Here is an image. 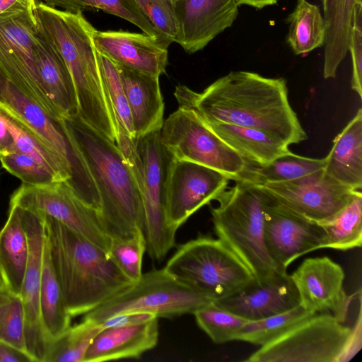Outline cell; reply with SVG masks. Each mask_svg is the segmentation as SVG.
<instances>
[{
    "instance_id": "6da1fadb",
    "label": "cell",
    "mask_w": 362,
    "mask_h": 362,
    "mask_svg": "<svg viewBox=\"0 0 362 362\" xmlns=\"http://www.w3.org/2000/svg\"><path fill=\"white\" fill-rule=\"evenodd\" d=\"M174 95L179 107L194 111L204 122L256 129L288 146L308 138L290 105L286 81L283 78L233 71L202 93L179 85Z\"/></svg>"
},
{
    "instance_id": "7a4b0ae2",
    "label": "cell",
    "mask_w": 362,
    "mask_h": 362,
    "mask_svg": "<svg viewBox=\"0 0 362 362\" xmlns=\"http://www.w3.org/2000/svg\"><path fill=\"white\" fill-rule=\"evenodd\" d=\"M60 125L93 179L100 197V214L112 240H127L143 230L139 185L116 144L78 115L64 118Z\"/></svg>"
},
{
    "instance_id": "3957f363",
    "label": "cell",
    "mask_w": 362,
    "mask_h": 362,
    "mask_svg": "<svg viewBox=\"0 0 362 362\" xmlns=\"http://www.w3.org/2000/svg\"><path fill=\"white\" fill-rule=\"evenodd\" d=\"M42 215L50 259L71 317L88 313L134 284L107 252Z\"/></svg>"
},
{
    "instance_id": "277c9868",
    "label": "cell",
    "mask_w": 362,
    "mask_h": 362,
    "mask_svg": "<svg viewBox=\"0 0 362 362\" xmlns=\"http://www.w3.org/2000/svg\"><path fill=\"white\" fill-rule=\"evenodd\" d=\"M34 13L37 30L59 52L70 71L78 116L115 143V129L104 96L93 42L96 29L81 11L59 10L40 2Z\"/></svg>"
},
{
    "instance_id": "5b68a950",
    "label": "cell",
    "mask_w": 362,
    "mask_h": 362,
    "mask_svg": "<svg viewBox=\"0 0 362 362\" xmlns=\"http://www.w3.org/2000/svg\"><path fill=\"white\" fill-rule=\"evenodd\" d=\"M211 208L214 228L222 241L247 267L257 282L268 281L286 270L270 257L264 242V193L257 186L235 181L216 199Z\"/></svg>"
},
{
    "instance_id": "8992f818",
    "label": "cell",
    "mask_w": 362,
    "mask_h": 362,
    "mask_svg": "<svg viewBox=\"0 0 362 362\" xmlns=\"http://www.w3.org/2000/svg\"><path fill=\"white\" fill-rule=\"evenodd\" d=\"M361 348V317L353 327L328 312L313 314L262 346L247 362H346Z\"/></svg>"
},
{
    "instance_id": "52a82bcc",
    "label": "cell",
    "mask_w": 362,
    "mask_h": 362,
    "mask_svg": "<svg viewBox=\"0 0 362 362\" xmlns=\"http://www.w3.org/2000/svg\"><path fill=\"white\" fill-rule=\"evenodd\" d=\"M164 269L214 301L226 298L256 279L218 238L199 236L180 245Z\"/></svg>"
},
{
    "instance_id": "ba28073f",
    "label": "cell",
    "mask_w": 362,
    "mask_h": 362,
    "mask_svg": "<svg viewBox=\"0 0 362 362\" xmlns=\"http://www.w3.org/2000/svg\"><path fill=\"white\" fill-rule=\"evenodd\" d=\"M214 300L180 281L164 268L143 273L129 288L84 314V320L100 323L129 313H148L156 317L194 313Z\"/></svg>"
},
{
    "instance_id": "9c48e42d",
    "label": "cell",
    "mask_w": 362,
    "mask_h": 362,
    "mask_svg": "<svg viewBox=\"0 0 362 362\" xmlns=\"http://www.w3.org/2000/svg\"><path fill=\"white\" fill-rule=\"evenodd\" d=\"M160 131L135 137L136 155L129 165L141 197L146 250L157 262L173 247L177 232L166 218L165 180L171 156L160 142Z\"/></svg>"
},
{
    "instance_id": "30bf717a",
    "label": "cell",
    "mask_w": 362,
    "mask_h": 362,
    "mask_svg": "<svg viewBox=\"0 0 362 362\" xmlns=\"http://www.w3.org/2000/svg\"><path fill=\"white\" fill-rule=\"evenodd\" d=\"M34 10H13L0 14V74L58 123L63 117L42 86L35 66L37 28Z\"/></svg>"
},
{
    "instance_id": "8fae6325",
    "label": "cell",
    "mask_w": 362,
    "mask_h": 362,
    "mask_svg": "<svg viewBox=\"0 0 362 362\" xmlns=\"http://www.w3.org/2000/svg\"><path fill=\"white\" fill-rule=\"evenodd\" d=\"M160 140L172 158L213 168L234 181L246 167V160L191 110L178 107L170 114L163 122Z\"/></svg>"
},
{
    "instance_id": "7c38bea8",
    "label": "cell",
    "mask_w": 362,
    "mask_h": 362,
    "mask_svg": "<svg viewBox=\"0 0 362 362\" xmlns=\"http://www.w3.org/2000/svg\"><path fill=\"white\" fill-rule=\"evenodd\" d=\"M10 203L48 216L109 252L112 238L100 211L81 199L69 181L43 185L23 183L13 193Z\"/></svg>"
},
{
    "instance_id": "4fadbf2b",
    "label": "cell",
    "mask_w": 362,
    "mask_h": 362,
    "mask_svg": "<svg viewBox=\"0 0 362 362\" xmlns=\"http://www.w3.org/2000/svg\"><path fill=\"white\" fill-rule=\"evenodd\" d=\"M255 185L293 213L318 224L333 218L361 192L337 182L324 169L291 181Z\"/></svg>"
},
{
    "instance_id": "5bb4252c",
    "label": "cell",
    "mask_w": 362,
    "mask_h": 362,
    "mask_svg": "<svg viewBox=\"0 0 362 362\" xmlns=\"http://www.w3.org/2000/svg\"><path fill=\"white\" fill-rule=\"evenodd\" d=\"M230 178L213 168L171 157L165 180V214L177 229L197 210L227 187Z\"/></svg>"
},
{
    "instance_id": "9a60e30c",
    "label": "cell",
    "mask_w": 362,
    "mask_h": 362,
    "mask_svg": "<svg viewBox=\"0 0 362 362\" xmlns=\"http://www.w3.org/2000/svg\"><path fill=\"white\" fill-rule=\"evenodd\" d=\"M261 189L264 193V242L279 267L286 270L299 257L325 249V234L320 225L293 213Z\"/></svg>"
},
{
    "instance_id": "2e32d148",
    "label": "cell",
    "mask_w": 362,
    "mask_h": 362,
    "mask_svg": "<svg viewBox=\"0 0 362 362\" xmlns=\"http://www.w3.org/2000/svg\"><path fill=\"white\" fill-rule=\"evenodd\" d=\"M290 275L300 306L311 313H330L345 322L355 294L348 295L344 289L341 265L328 257H309Z\"/></svg>"
},
{
    "instance_id": "e0dca14e",
    "label": "cell",
    "mask_w": 362,
    "mask_h": 362,
    "mask_svg": "<svg viewBox=\"0 0 362 362\" xmlns=\"http://www.w3.org/2000/svg\"><path fill=\"white\" fill-rule=\"evenodd\" d=\"M21 213L29 243V258L21 293L25 311V346L27 351L37 362H43L49 344L40 313L42 263L45 243V222L40 214L23 208Z\"/></svg>"
},
{
    "instance_id": "ac0fdd59",
    "label": "cell",
    "mask_w": 362,
    "mask_h": 362,
    "mask_svg": "<svg viewBox=\"0 0 362 362\" xmlns=\"http://www.w3.org/2000/svg\"><path fill=\"white\" fill-rule=\"evenodd\" d=\"M239 6L235 0H176L175 42L188 54L203 49L233 24Z\"/></svg>"
},
{
    "instance_id": "d6986e66",
    "label": "cell",
    "mask_w": 362,
    "mask_h": 362,
    "mask_svg": "<svg viewBox=\"0 0 362 362\" xmlns=\"http://www.w3.org/2000/svg\"><path fill=\"white\" fill-rule=\"evenodd\" d=\"M96 49L117 65L157 76L166 74L168 45L145 33L95 30Z\"/></svg>"
},
{
    "instance_id": "ffe728a7",
    "label": "cell",
    "mask_w": 362,
    "mask_h": 362,
    "mask_svg": "<svg viewBox=\"0 0 362 362\" xmlns=\"http://www.w3.org/2000/svg\"><path fill=\"white\" fill-rule=\"evenodd\" d=\"M214 303L248 321H252L288 311L299 305L300 300L291 275L286 272L264 282L256 281Z\"/></svg>"
},
{
    "instance_id": "44dd1931",
    "label": "cell",
    "mask_w": 362,
    "mask_h": 362,
    "mask_svg": "<svg viewBox=\"0 0 362 362\" xmlns=\"http://www.w3.org/2000/svg\"><path fill=\"white\" fill-rule=\"evenodd\" d=\"M158 340V317L137 323L103 327L89 346L83 362L139 358Z\"/></svg>"
},
{
    "instance_id": "7402d4cb",
    "label": "cell",
    "mask_w": 362,
    "mask_h": 362,
    "mask_svg": "<svg viewBox=\"0 0 362 362\" xmlns=\"http://www.w3.org/2000/svg\"><path fill=\"white\" fill-rule=\"evenodd\" d=\"M115 66L130 110L134 137L160 131L165 105L159 76Z\"/></svg>"
},
{
    "instance_id": "603a6c76",
    "label": "cell",
    "mask_w": 362,
    "mask_h": 362,
    "mask_svg": "<svg viewBox=\"0 0 362 362\" xmlns=\"http://www.w3.org/2000/svg\"><path fill=\"white\" fill-rule=\"evenodd\" d=\"M0 103L73 164L74 177L83 164L70 145L60 123L52 119L35 101L0 74Z\"/></svg>"
},
{
    "instance_id": "cb8c5ba5",
    "label": "cell",
    "mask_w": 362,
    "mask_h": 362,
    "mask_svg": "<svg viewBox=\"0 0 362 362\" xmlns=\"http://www.w3.org/2000/svg\"><path fill=\"white\" fill-rule=\"evenodd\" d=\"M34 54L40 81L62 117L78 115L77 98L70 71L59 52L38 30Z\"/></svg>"
},
{
    "instance_id": "d4e9b609",
    "label": "cell",
    "mask_w": 362,
    "mask_h": 362,
    "mask_svg": "<svg viewBox=\"0 0 362 362\" xmlns=\"http://www.w3.org/2000/svg\"><path fill=\"white\" fill-rule=\"evenodd\" d=\"M325 173L355 190L362 189V110L335 137L325 158Z\"/></svg>"
},
{
    "instance_id": "484cf974",
    "label": "cell",
    "mask_w": 362,
    "mask_h": 362,
    "mask_svg": "<svg viewBox=\"0 0 362 362\" xmlns=\"http://www.w3.org/2000/svg\"><path fill=\"white\" fill-rule=\"evenodd\" d=\"M204 122L247 162L264 165L291 152L288 144L260 130L224 122Z\"/></svg>"
},
{
    "instance_id": "4316f807",
    "label": "cell",
    "mask_w": 362,
    "mask_h": 362,
    "mask_svg": "<svg viewBox=\"0 0 362 362\" xmlns=\"http://www.w3.org/2000/svg\"><path fill=\"white\" fill-rule=\"evenodd\" d=\"M0 118L12 135L18 151L29 155L49 170L58 181H69L74 188L72 163L0 103Z\"/></svg>"
},
{
    "instance_id": "83f0119b",
    "label": "cell",
    "mask_w": 362,
    "mask_h": 362,
    "mask_svg": "<svg viewBox=\"0 0 362 362\" xmlns=\"http://www.w3.org/2000/svg\"><path fill=\"white\" fill-rule=\"evenodd\" d=\"M29 258V243L21 208L9 204L7 220L0 230V262L8 289L20 295Z\"/></svg>"
},
{
    "instance_id": "f1b7e54d",
    "label": "cell",
    "mask_w": 362,
    "mask_h": 362,
    "mask_svg": "<svg viewBox=\"0 0 362 362\" xmlns=\"http://www.w3.org/2000/svg\"><path fill=\"white\" fill-rule=\"evenodd\" d=\"M362 0H322L326 27L323 76L336 77L337 69L348 52L353 14Z\"/></svg>"
},
{
    "instance_id": "f546056e",
    "label": "cell",
    "mask_w": 362,
    "mask_h": 362,
    "mask_svg": "<svg viewBox=\"0 0 362 362\" xmlns=\"http://www.w3.org/2000/svg\"><path fill=\"white\" fill-rule=\"evenodd\" d=\"M40 313L44 331L50 342L71 325L70 315L63 293L45 243L40 290Z\"/></svg>"
},
{
    "instance_id": "4dcf8cb0",
    "label": "cell",
    "mask_w": 362,
    "mask_h": 362,
    "mask_svg": "<svg viewBox=\"0 0 362 362\" xmlns=\"http://www.w3.org/2000/svg\"><path fill=\"white\" fill-rule=\"evenodd\" d=\"M324 158H312L289 152L269 163L257 165L246 161V167L236 181L255 185L291 181L325 168Z\"/></svg>"
},
{
    "instance_id": "1f68e13d",
    "label": "cell",
    "mask_w": 362,
    "mask_h": 362,
    "mask_svg": "<svg viewBox=\"0 0 362 362\" xmlns=\"http://www.w3.org/2000/svg\"><path fill=\"white\" fill-rule=\"evenodd\" d=\"M287 21V42L296 55H305L324 46L326 27L317 6L298 0Z\"/></svg>"
},
{
    "instance_id": "d6a6232c",
    "label": "cell",
    "mask_w": 362,
    "mask_h": 362,
    "mask_svg": "<svg viewBox=\"0 0 362 362\" xmlns=\"http://www.w3.org/2000/svg\"><path fill=\"white\" fill-rule=\"evenodd\" d=\"M325 234V248L348 250L362 245V193L337 215L320 223Z\"/></svg>"
},
{
    "instance_id": "836d02e7",
    "label": "cell",
    "mask_w": 362,
    "mask_h": 362,
    "mask_svg": "<svg viewBox=\"0 0 362 362\" xmlns=\"http://www.w3.org/2000/svg\"><path fill=\"white\" fill-rule=\"evenodd\" d=\"M97 57L104 96L115 135L117 132L122 131L134 137L131 112L118 70L110 59L98 50Z\"/></svg>"
},
{
    "instance_id": "e575fe53",
    "label": "cell",
    "mask_w": 362,
    "mask_h": 362,
    "mask_svg": "<svg viewBox=\"0 0 362 362\" xmlns=\"http://www.w3.org/2000/svg\"><path fill=\"white\" fill-rule=\"evenodd\" d=\"M46 5L76 12L101 10L124 19L140 28L144 33L160 39L153 25L143 14L134 0H42ZM161 40V39H160Z\"/></svg>"
},
{
    "instance_id": "d590c367",
    "label": "cell",
    "mask_w": 362,
    "mask_h": 362,
    "mask_svg": "<svg viewBox=\"0 0 362 362\" xmlns=\"http://www.w3.org/2000/svg\"><path fill=\"white\" fill-rule=\"evenodd\" d=\"M100 324L84 320L49 342L43 362H83Z\"/></svg>"
},
{
    "instance_id": "8d00e7d4",
    "label": "cell",
    "mask_w": 362,
    "mask_h": 362,
    "mask_svg": "<svg viewBox=\"0 0 362 362\" xmlns=\"http://www.w3.org/2000/svg\"><path fill=\"white\" fill-rule=\"evenodd\" d=\"M313 314L300 305L284 313L248 321L238 332L235 340L260 346L277 339Z\"/></svg>"
},
{
    "instance_id": "74e56055",
    "label": "cell",
    "mask_w": 362,
    "mask_h": 362,
    "mask_svg": "<svg viewBox=\"0 0 362 362\" xmlns=\"http://www.w3.org/2000/svg\"><path fill=\"white\" fill-rule=\"evenodd\" d=\"M193 315L198 326L216 344L235 340L238 332L248 322L214 302L201 308Z\"/></svg>"
},
{
    "instance_id": "f35d334b",
    "label": "cell",
    "mask_w": 362,
    "mask_h": 362,
    "mask_svg": "<svg viewBox=\"0 0 362 362\" xmlns=\"http://www.w3.org/2000/svg\"><path fill=\"white\" fill-rule=\"evenodd\" d=\"M25 327L21 296L10 290L0 291V340L27 351Z\"/></svg>"
},
{
    "instance_id": "ab89813d",
    "label": "cell",
    "mask_w": 362,
    "mask_h": 362,
    "mask_svg": "<svg viewBox=\"0 0 362 362\" xmlns=\"http://www.w3.org/2000/svg\"><path fill=\"white\" fill-rule=\"evenodd\" d=\"M146 242L143 230L127 240H112L109 256L122 273L132 283L141 276Z\"/></svg>"
},
{
    "instance_id": "60d3db41",
    "label": "cell",
    "mask_w": 362,
    "mask_h": 362,
    "mask_svg": "<svg viewBox=\"0 0 362 362\" xmlns=\"http://www.w3.org/2000/svg\"><path fill=\"white\" fill-rule=\"evenodd\" d=\"M143 14L153 25L162 40L175 42L178 21L175 0H134Z\"/></svg>"
},
{
    "instance_id": "b9f144b4",
    "label": "cell",
    "mask_w": 362,
    "mask_h": 362,
    "mask_svg": "<svg viewBox=\"0 0 362 362\" xmlns=\"http://www.w3.org/2000/svg\"><path fill=\"white\" fill-rule=\"evenodd\" d=\"M0 162L6 170L25 185H43L58 181L33 158L18 150L0 156Z\"/></svg>"
},
{
    "instance_id": "7bdbcfd3",
    "label": "cell",
    "mask_w": 362,
    "mask_h": 362,
    "mask_svg": "<svg viewBox=\"0 0 362 362\" xmlns=\"http://www.w3.org/2000/svg\"><path fill=\"white\" fill-rule=\"evenodd\" d=\"M348 51L352 59L351 88L362 98V4L355 6Z\"/></svg>"
},
{
    "instance_id": "ee69618b",
    "label": "cell",
    "mask_w": 362,
    "mask_h": 362,
    "mask_svg": "<svg viewBox=\"0 0 362 362\" xmlns=\"http://www.w3.org/2000/svg\"><path fill=\"white\" fill-rule=\"evenodd\" d=\"M0 362H37L28 352L0 340Z\"/></svg>"
},
{
    "instance_id": "f6af8a7d",
    "label": "cell",
    "mask_w": 362,
    "mask_h": 362,
    "mask_svg": "<svg viewBox=\"0 0 362 362\" xmlns=\"http://www.w3.org/2000/svg\"><path fill=\"white\" fill-rule=\"evenodd\" d=\"M156 317L155 315L148 313H129L117 315L101 322L103 327L122 326L148 320Z\"/></svg>"
},
{
    "instance_id": "bcb514c9",
    "label": "cell",
    "mask_w": 362,
    "mask_h": 362,
    "mask_svg": "<svg viewBox=\"0 0 362 362\" xmlns=\"http://www.w3.org/2000/svg\"><path fill=\"white\" fill-rule=\"evenodd\" d=\"M13 138L6 124L0 118V156L16 151Z\"/></svg>"
},
{
    "instance_id": "7dc6e473",
    "label": "cell",
    "mask_w": 362,
    "mask_h": 362,
    "mask_svg": "<svg viewBox=\"0 0 362 362\" xmlns=\"http://www.w3.org/2000/svg\"><path fill=\"white\" fill-rule=\"evenodd\" d=\"M36 4V0H0V14L13 10H34Z\"/></svg>"
},
{
    "instance_id": "c3c4849f",
    "label": "cell",
    "mask_w": 362,
    "mask_h": 362,
    "mask_svg": "<svg viewBox=\"0 0 362 362\" xmlns=\"http://www.w3.org/2000/svg\"><path fill=\"white\" fill-rule=\"evenodd\" d=\"M237 4L247 5L258 9L276 4L278 0H235Z\"/></svg>"
},
{
    "instance_id": "681fc988",
    "label": "cell",
    "mask_w": 362,
    "mask_h": 362,
    "mask_svg": "<svg viewBox=\"0 0 362 362\" xmlns=\"http://www.w3.org/2000/svg\"><path fill=\"white\" fill-rule=\"evenodd\" d=\"M9 290L0 262V291Z\"/></svg>"
},
{
    "instance_id": "f907efd6",
    "label": "cell",
    "mask_w": 362,
    "mask_h": 362,
    "mask_svg": "<svg viewBox=\"0 0 362 362\" xmlns=\"http://www.w3.org/2000/svg\"><path fill=\"white\" fill-rule=\"evenodd\" d=\"M176 1V0H175Z\"/></svg>"
}]
</instances>
